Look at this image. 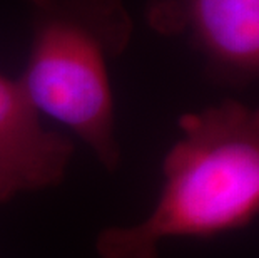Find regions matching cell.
Listing matches in <instances>:
<instances>
[{"mask_svg":"<svg viewBox=\"0 0 259 258\" xmlns=\"http://www.w3.org/2000/svg\"><path fill=\"white\" fill-rule=\"evenodd\" d=\"M157 201L142 222L99 233V258H159L170 238H214L259 216V104L224 99L179 118Z\"/></svg>","mask_w":259,"mask_h":258,"instance_id":"6da1fadb","label":"cell"},{"mask_svg":"<svg viewBox=\"0 0 259 258\" xmlns=\"http://www.w3.org/2000/svg\"><path fill=\"white\" fill-rule=\"evenodd\" d=\"M32 42L20 84L40 114L87 144L107 171L120 166L109 62L132 39L124 0H25Z\"/></svg>","mask_w":259,"mask_h":258,"instance_id":"7a4b0ae2","label":"cell"},{"mask_svg":"<svg viewBox=\"0 0 259 258\" xmlns=\"http://www.w3.org/2000/svg\"><path fill=\"white\" fill-rule=\"evenodd\" d=\"M146 20L189 42L218 84L259 82V0H147Z\"/></svg>","mask_w":259,"mask_h":258,"instance_id":"3957f363","label":"cell"},{"mask_svg":"<svg viewBox=\"0 0 259 258\" xmlns=\"http://www.w3.org/2000/svg\"><path fill=\"white\" fill-rule=\"evenodd\" d=\"M74 142L44 126L20 81L0 74V205L65 178Z\"/></svg>","mask_w":259,"mask_h":258,"instance_id":"277c9868","label":"cell"}]
</instances>
